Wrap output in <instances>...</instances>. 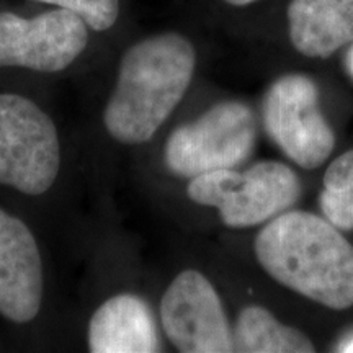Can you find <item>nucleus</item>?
I'll use <instances>...</instances> for the list:
<instances>
[{
	"label": "nucleus",
	"instance_id": "nucleus-13",
	"mask_svg": "<svg viewBox=\"0 0 353 353\" xmlns=\"http://www.w3.org/2000/svg\"><path fill=\"white\" fill-rule=\"evenodd\" d=\"M76 13L94 32H107L120 15V0H37Z\"/></svg>",
	"mask_w": 353,
	"mask_h": 353
},
{
	"label": "nucleus",
	"instance_id": "nucleus-16",
	"mask_svg": "<svg viewBox=\"0 0 353 353\" xmlns=\"http://www.w3.org/2000/svg\"><path fill=\"white\" fill-rule=\"evenodd\" d=\"M343 65H345L347 74L353 79V43L348 46L345 52V57H343Z\"/></svg>",
	"mask_w": 353,
	"mask_h": 353
},
{
	"label": "nucleus",
	"instance_id": "nucleus-11",
	"mask_svg": "<svg viewBox=\"0 0 353 353\" xmlns=\"http://www.w3.org/2000/svg\"><path fill=\"white\" fill-rule=\"evenodd\" d=\"M288 26L296 51L324 59L353 43V0H293Z\"/></svg>",
	"mask_w": 353,
	"mask_h": 353
},
{
	"label": "nucleus",
	"instance_id": "nucleus-2",
	"mask_svg": "<svg viewBox=\"0 0 353 353\" xmlns=\"http://www.w3.org/2000/svg\"><path fill=\"white\" fill-rule=\"evenodd\" d=\"M255 255L286 288L330 309L353 306V245L325 218L285 211L259 232Z\"/></svg>",
	"mask_w": 353,
	"mask_h": 353
},
{
	"label": "nucleus",
	"instance_id": "nucleus-5",
	"mask_svg": "<svg viewBox=\"0 0 353 353\" xmlns=\"http://www.w3.org/2000/svg\"><path fill=\"white\" fill-rule=\"evenodd\" d=\"M257 123L242 101H219L200 118L179 126L165 143L167 169L182 179L236 169L252 156Z\"/></svg>",
	"mask_w": 353,
	"mask_h": 353
},
{
	"label": "nucleus",
	"instance_id": "nucleus-18",
	"mask_svg": "<svg viewBox=\"0 0 353 353\" xmlns=\"http://www.w3.org/2000/svg\"><path fill=\"white\" fill-rule=\"evenodd\" d=\"M224 2L231 3V6H236V7H244V6H249V3L257 2V0H224Z\"/></svg>",
	"mask_w": 353,
	"mask_h": 353
},
{
	"label": "nucleus",
	"instance_id": "nucleus-1",
	"mask_svg": "<svg viewBox=\"0 0 353 353\" xmlns=\"http://www.w3.org/2000/svg\"><path fill=\"white\" fill-rule=\"evenodd\" d=\"M195 65V48L179 33L154 34L128 48L103 110L108 134L128 145L151 141L187 94Z\"/></svg>",
	"mask_w": 353,
	"mask_h": 353
},
{
	"label": "nucleus",
	"instance_id": "nucleus-3",
	"mask_svg": "<svg viewBox=\"0 0 353 353\" xmlns=\"http://www.w3.org/2000/svg\"><path fill=\"white\" fill-rule=\"evenodd\" d=\"M187 193L196 205L218 210L226 226L250 228L293 206L301 193V183L288 165L263 161L245 172L224 169L193 176Z\"/></svg>",
	"mask_w": 353,
	"mask_h": 353
},
{
	"label": "nucleus",
	"instance_id": "nucleus-8",
	"mask_svg": "<svg viewBox=\"0 0 353 353\" xmlns=\"http://www.w3.org/2000/svg\"><path fill=\"white\" fill-rule=\"evenodd\" d=\"M162 329L183 353L234 352V334L214 286L196 270L174 278L161 301Z\"/></svg>",
	"mask_w": 353,
	"mask_h": 353
},
{
	"label": "nucleus",
	"instance_id": "nucleus-10",
	"mask_svg": "<svg viewBox=\"0 0 353 353\" xmlns=\"http://www.w3.org/2000/svg\"><path fill=\"white\" fill-rule=\"evenodd\" d=\"M88 350L92 353L161 352L156 321L143 298L123 293L97 307L88 322Z\"/></svg>",
	"mask_w": 353,
	"mask_h": 353
},
{
	"label": "nucleus",
	"instance_id": "nucleus-4",
	"mask_svg": "<svg viewBox=\"0 0 353 353\" xmlns=\"http://www.w3.org/2000/svg\"><path fill=\"white\" fill-rule=\"evenodd\" d=\"M61 170L52 118L28 97L0 94V185L28 196L46 193Z\"/></svg>",
	"mask_w": 353,
	"mask_h": 353
},
{
	"label": "nucleus",
	"instance_id": "nucleus-9",
	"mask_svg": "<svg viewBox=\"0 0 353 353\" xmlns=\"http://www.w3.org/2000/svg\"><path fill=\"white\" fill-rule=\"evenodd\" d=\"M43 291V260L32 229L0 208V316L15 324L32 322Z\"/></svg>",
	"mask_w": 353,
	"mask_h": 353
},
{
	"label": "nucleus",
	"instance_id": "nucleus-12",
	"mask_svg": "<svg viewBox=\"0 0 353 353\" xmlns=\"http://www.w3.org/2000/svg\"><path fill=\"white\" fill-rule=\"evenodd\" d=\"M236 352L244 353H312L314 345L299 330L283 325L260 306L241 311L234 332Z\"/></svg>",
	"mask_w": 353,
	"mask_h": 353
},
{
	"label": "nucleus",
	"instance_id": "nucleus-15",
	"mask_svg": "<svg viewBox=\"0 0 353 353\" xmlns=\"http://www.w3.org/2000/svg\"><path fill=\"white\" fill-rule=\"evenodd\" d=\"M324 190L337 193L353 190V149L343 152L329 165L324 175Z\"/></svg>",
	"mask_w": 353,
	"mask_h": 353
},
{
	"label": "nucleus",
	"instance_id": "nucleus-14",
	"mask_svg": "<svg viewBox=\"0 0 353 353\" xmlns=\"http://www.w3.org/2000/svg\"><path fill=\"white\" fill-rule=\"evenodd\" d=\"M319 205L330 224L343 231H353V190L342 193L322 190Z\"/></svg>",
	"mask_w": 353,
	"mask_h": 353
},
{
	"label": "nucleus",
	"instance_id": "nucleus-6",
	"mask_svg": "<svg viewBox=\"0 0 353 353\" xmlns=\"http://www.w3.org/2000/svg\"><path fill=\"white\" fill-rule=\"evenodd\" d=\"M262 123L273 143L303 169L327 161L335 134L321 112L319 88L303 74H286L270 85L262 101Z\"/></svg>",
	"mask_w": 353,
	"mask_h": 353
},
{
	"label": "nucleus",
	"instance_id": "nucleus-17",
	"mask_svg": "<svg viewBox=\"0 0 353 353\" xmlns=\"http://www.w3.org/2000/svg\"><path fill=\"white\" fill-rule=\"evenodd\" d=\"M339 352H345V353H353V335L352 337H348L347 341H343L341 345L337 348Z\"/></svg>",
	"mask_w": 353,
	"mask_h": 353
},
{
	"label": "nucleus",
	"instance_id": "nucleus-7",
	"mask_svg": "<svg viewBox=\"0 0 353 353\" xmlns=\"http://www.w3.org/2000/svg\"><path fill=\"white\" fill-rule=\"evenodd\" d=\"M87 43V23L65 8L57 7L33 19L0 13V68L61 72L82 54Z\"/></svg>",
	"mask_w": 353,
	"mask_h": 353
}]
</instances>
